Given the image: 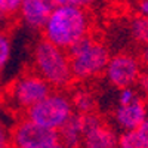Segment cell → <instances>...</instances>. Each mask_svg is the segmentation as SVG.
I'll list each match as a JSON object with an SVG mask.
<instances>
[{
	"instance_id": "obj_12",
	"label": "cell",
	"mask_w": 148,
	"mask_h": 148,
	"mask_svg": "<svg viewBox=\"0 0 148 148\" xmlns=\"http://www.w3.org/2000/svg\"><path fill=\"white\" fill-rule=\"evenodd\" d=\"M70 101L76 114L89 116L96 113V99L88 89H76L71 93Z\"/></svg>"
},
{
	"instance_id": "obj_10",
	"label": "cell",
	"mask_w": 148,
	"mask_h": 148,
	"mask_svg": "<svg viewBox=\"0 0 148 148\" xmlns=\"http://www.w3.org/2000/svg\"><path fill=\"white\" fill-rule=\"evenodd\" d=\"M53 9H55L53 0H22L19 8V15L31 28L42 30L45 28Z\"/></svg>"
},
{
	"instance_id": "obj_21",
	"label": "cell",
	"mask_w": 148,
	"mask_h": 148,
	"mask_svg": "<svg viewBox=\"0 0 148 148\" xmlns=\"http://www.w3.org/2000/svg\"><path fill=\"white\" fill-rule=\"evenodd\" d=\"M9 19H10V18H8L5 14H2V12H0V30H3L2 27H5V25H6Z\"/></svg>"
},
{
	"instance_id": "obj_13",
	"label": "cell",
	"mask_w": 148,
	"mask_h": 148,
	"mask_svg": "<svg viewBox=\"0 0 148 148\" xmlns=\"http://www.w3.org/2000/svg\"><path fill=\"white\" fill-rule=\"evenodd\" d=\"M119 148H148V141L139 130L125 132L119 139Z\"/></svg>"
},
{
	"instance_id": "obj_6",
	"label": "cell",
	"mask_w": 148,
	"mask_h": 148,
	"mask_svg": "<svg viewBox=\"0 0 148 148\" xmlns=\"http://www.w3.org/2000/svg\"><path fill=\"white\" fill-rule=\"evenodd\" d=\"M10 144L12 148H51L59 144V139L56 130L39 126L27 119H21L10 130Z\"/></svg>"
},
{
	"instance_id": "obj_15",
	"label": "cell",
	"mask_w": 148,
	"mask_h": 148,
	"mask_svg": "<svg viewBox=\"0 0 148 148\" xmlns=\"http://www.w3.org/2000/svg\"><path fill=\"white\" fill-rule=\"evenodd\" d=\"M21 3L22 0H0V12L8 18H14L16 14H19Z\"/></svg>"
},
{
	"instance_id": "obj_20",
	"label": "cell",
	"mask_w": 148,
	"mask_h": 148,
	"mask_svg": "<svg viewBox=\"0 0 148 148\" xmlns=\"http://www.w3.org/2000/svg\"><path fill=\"white\" fill-rule=\"evenodd\" d=\"M138 130H139V132L144 135V138L148 141V120H145V121H144V125H142V126H141Z\"/></svg>"
},
{
	"instance_id": "obj_9",
	"label": "cell",
	"mask_w": 148,
	"mask_h": 148,
	"mask_svg": "<svg viewBox=\"0 0 148 148\" xmlns=\"http://www.w3.org/2000/svg\"><path fill=\"white\" fill-rule=\"evenodd\" d=\"M83 117V141L82 148H119V139L114 130L95 113Z\"/></svg>"
},
{
	"instance_id": "obj_4",
	"label": "cell",
	"mask_w": 148,
	"mask_h": 148,
	"mask_svg": "<svg viewBox=\"0 0 148 148\" xmlns=\"http://www.w3.org/2000/svg\"><path fill=\"white\" fill-rule=\"evenodd\" d=\"M70 98L64 93H51L47 98L24 111V119L47 129L58 130L73 116Z\"/></svg>"
},
{
	"instance_id": "obj_3",
	"label": "cell",
	"mask_w": 148,
	"mask_h": 148,
	"mask_svg": "<svg viewBox=\"0 0 148 148\" xmlns=\"http://www.w3.org/2000/svg\"><path fill=\"white\" fill-rule=\"evenodd\" d=\"M65 53L70 61L74 82L98 77L107 70L110 61L108 49L104 46V43L93 39L90 34L68 47Z\"/></svg>"
},
{
	"instance_id": "obj_1",
	"label": "cell",
	"mask_w": 148,
	"mask_h": 148,
	"mask_svg": "<svg viewBox=\"0 0 148 148\" xmlns=\"http://www.w3.org/2000/svg\"><path fill=\"white\" fill-rule=\"evenodd\" d=\"M43 30V39L62 51H67L89 34V16L86 10L80 8L56 6Z\"/></svg>"
},
{
	"instance_id": "obj_8",
	"label": "cell",
	"mask_w": 148,
	"mask_h": 148,
	"mask_svg": "<svg viewBox=\"0 0 148 148\" xmlns=\"http://www.w3.org/2000/svg\"><path fill=\"white\" fill-rule=\"evenodd\" d=\"M142 64L138 56L130 53H119L113 58H110L107 65V77L108 82L114 88L123 90L132 88L135 83H138L139 76L142 73Z\"/></svg>"
},
{
	"instance_id": "obj_17",
	"label": "cell",
	"mask_w": 148,
	"mask_h": 148,
	"mask_svg": "<svg viewBox=\"0 0 148 148\" xmlns=\"http://www.w3.org/2000/svg\"><path fill=\"white\" fill-rule=\"evenodd\" d=\"M10 132L6 129V126L0 121V148H10Z\"/></svg>"
},
{
	"instance_id": "obj_16",
	"label": "cell",
	"mask_w": 148,
	"mask_h": 148,
	"mask_svg": "<svg viewBox=\"0 0 148 148\" xmlns=\"http://www.w3.org/2000/svg\"><path fill=\"white\" fill-rule=\"evenodd\" d=\"M53 3L55 6H73V8L86 9L93 3V0H53Z\"/></svg>"
},
{
	"instance_id": "obj_18",
	"label": "cell",
	"mask_w": 148,
	"mask_h": 148,
	"mask_svg": "<svg viewBox=\"0 0 148 148\" xmlns=\"http://www.w3.org/2000/svg\"><path fill=\"white\" fill-rule=\"evenodd\" d=\"M138 83H139V86H141L142 92L145 93L147 99H148V70H145V71H142V73H141Z\"/></svg>"
},
{
	"instance_id": "obj_22",
	"label": "cell",
	"mask_w": 148,
	"mask_h": 148,
	"mask_svg": "<svg viewBox=\"0 0 148 148\" xmlns=\"http://www.w3.org/2000/svg\"><path fill=\"white\" fill-rule=\"evenodd\" d=\"M51 148H64L61 144H56V145H53V147H51Z\"/></svg>"
},
{
	"instance_id": "obj_5",
	"label": "cell",
	"mask_w": 148,
	"mask_h": 148,
	"mask_svg": "<svg viewBox=\"0 0 148 148\" xmlns=\"http://www.w3.org/2000/svg\"><path fill=\"white\" fill-rule=\"evenodd\" d=\"M51 90V86L31 68L12 83L9 88V96L19 110L25 111L47 98Z\"/></svg>"
},
{
	"instance_id": "obj_11",
	"label": "cell",
	"mask_w": 148,
	"mask_h": 148,
	"mask_svg": "<svg viewBox=\"0 0 148 148\" xmlns=\"http://www.w3.org/2000/svg\"><path fill=\"white\" fill-rule=\"evenodd\" d=\"M59 144L64 148H82L83 141V117L73 113V116L58 130Z\"/></svg>"
},
{
	"instance_id": "obj_23",
	"label": "cell",
	"mask_w": 148,
	"mask_h": 148,
	"mask_svg": "<svg viewBox=\"0 0 148 148\" xmlns=\"http://www.w3.org/2000/svg\"><path fill=\"white\" fill-rule=\"evenodd\" d=\"M22 148H36V147H22Z\"/></svg>"
},
{
	"instance_id": "obj_19",
	"label": "cell",
	"mask_w": 148,
	"mask_h": 148,
	"mask_svg": "<svg viewBox=\"0 0 148 148\" xmlns=\"http://www.w3.org/2000/svg\"><path fill=\"white\" fill-rule=\"evenodd\" d=\"M139 9L142 12V15L145 19H148V0H142L141 5H139Z\"/></svg>"
},
{
	"instance_id": "obj_14",
	"label": "cell",
	"mask_w": 148,
	"mask_h": 148,
	"mask_svg": "<svg viewBox=\"0 0 148 148\" xmlns=\"http://www.w3.org/2000/svg\"><path fill=\"white\" fill-rule=\"evenodd\" d=\"M12 53V39L8 30H0V73L6 67Z\"/></svg>"
},
{
	"instance_id": "obj_7",
	"label": "cell",
	"mask_w": 148,
	"mask_h": 148,
	"mask_svg": "<svg viewBox=\"0 0 148 148\" xmlns=\"http://www.w3.org/2000/svg\"><path fill=\"white\" fill-rule=\"evenodd\" d=\"M116 121L126 132L138 130L147 120V104L132 88L120 90L116 108Z\"/></svg>"
},
{
	"instance_id": "obj_2",
	"label": "cell",
	"mask_w": 148,
	"mask_h": 148,
	"mask_svg": "<svg viewBox=\"0 0 148 148\" xmlns=\"http://www.w3.org/2000/svg\"><path fill=\"white\" fill-rule=\"evenodd\" d=\"M33 70L51 88L67 89L74 84V77L65 51L56 47L46 39H40L34 46Z\"/></svg>"
}]
</instances>
